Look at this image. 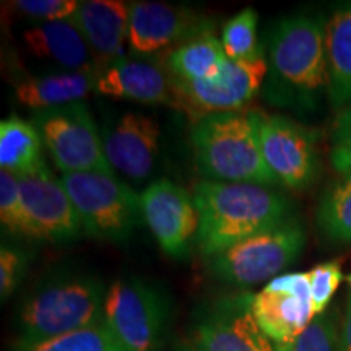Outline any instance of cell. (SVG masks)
<instances>
[{"label":"cell","mask_w":351,"mask_h":351,"mask_svg":"<svg viewBox=\"0 0 351 351\" xmlns=\"http://www.w3.org/2000/svg\"><path fill=\"white\" fill-rule=\"evenodd\" d=\"M192 197L199 212L197 249L205 258L293 218L291 200L258 184L200 181Z\"/></svg>","instance_id":"obj_1"},{"label":"cell","mask_w":351,"mask_h":351,"mask_svg":"<svg viewBox=\"0 0 351 351\" xmlns=\"http://www.w3.org/2000/svg\"><path fill=\"white\" fill-rule=\"evenodd\" d=\"M106 283L80 269H59L39 278L16 314L20 337L47 340L103 322Z\"/></svg>","instance_id":"obj_2"},{"label":"cell","mask_w":351,"mask_h":351,"mask_svg":"<svg viewBox=\"0 0 351 351\" xmlns=\"http://www.w3.org/2000/svg\"><path fill=\"white\" fill-rule=\"evenodd\" d=\"M258 122L257 111L217 112L194 121L191 147L205 181L278 186L263 160Z\"/></svg>","instance_id":"obj_3"},{"label":"cell","mask_w":351,"mask_h":351,"mask_svg":"<svg viewBox=\"0 0 351 351\" xmlns=\"http://www.w3.org/2000/svg\"><path fill=\"white\" fill-rule=\"evenodd\" d=\"M265 96L275 106H311L327 90L326 26L317 19H285L271 33Z\"/></svg>","instance_id":"obj_4"},{"label":"cell","mask_w":351,"mask_h":351,"mask_svg":"<svg viewBox=\"0 0 351 351\" xmlns=\"http://www.w3.org/2000/svg\"><path fill=\"white\" fill-rule=\"evenodd\" d=\"M60 182L67 192L83 231L95 239L124 245L143 219L140 195L114 173H69Z\"/></svg>","instance_id":"obj_5"},{"label":"cell","mask_w":351,"mask_h":351,"mask_svg":"<svg viewBox=\"0 0 351 351\" xmlns=\"http://www.w3.org/2000/svg\"><path fill=\"white\" fill-rule=\"evenodd\" d=\"M173 304L158 285L119 278L108 288L103 322L125 351H161L168 341Z\"/></svg>","instance_id":"obj_6"},{"label":"cell","mask_w":351,"mask_h":351,"mask_svg":"<svg viewBox=\"0 0 351 351\" xmlns=\"http://www.w3.org/2000/svg\"><path fill=\"white\" fill-rule=\"evenodd\" d=\"M304 245V228L293 217L208 258L207 267L228 287L247 288L282 275L300 258Z\"/></svg>","instance_id":"obj_7"},{"label":"cell","mask_w":351,"mask_h":351,"mask_svg":"<svg viewBox=\"0 0 351 351\" xmlns=\"http://www.w3.org/2000/svg\"><path fill=\"white\" fill-rule=\"evenodd\" d=\"M32 124L41 135L54 165L69 173H112L103 138L85 101L34 111Z\"/></svg>","instance_id":"obj_8"},{"label":"cell","mask_w":351,"mask_h":351,"mask_svg":"<svg viewBox=\"0 0 351 351\" xmlns=\"http://www.w3.org/2000/svg\"><path fill=\"white\" fill-rule=\"evenodd\" d=\"M252 300V293L243 291L200 304L189 341L197 351H276L254 317Z\"/></svg>","instance_id":"obj_9"},{"label":"cell","mask_w":351,"mask_h":351,"mask_svg":"<svg viewBox=\"0 0 351 351\" xmlns=\"http://www.w3.org/2000/svg\"><path fill=\"white\" fill-rule=\"evenodd\" d=\"M267 73L269 60L261 47L247 59H226L213 80L184 82L173 77L176 108L195 114L197 119L208 114L241 111L261 91Z\"/></svg>","instance_id":"obj_10"},{"label":"cell","mask_w":351,"mask_h":351,"mask_svg":"<svg viewBox=\"0 0 351 351\" xmlns=\"http://www.w3.org/2000/svg\"><path fill=\"white\" fill-rule=\"evenodd\" d=\"M258 137L263 160L280 184L293 191L313 186L320 169L317 132L287 116L261 112Z\"/></svg>","instance_id":"obj_11"},{"label":"cell","mask_w":351,"mask_h":351,"mask_svg":"<svg viewBox=\"0 0 351 351\" xmlns=\"http://www.w3.org/2000/svg\"><path fill=\"white\" fill-rule=\"evenodd\" d=\"M140 202L145 223L163 254L176 261L191 256L199 232L192 194L169 179H158L140 194Z\"/></svg>","instance_id":"obj_12"},{"label":"cell","mask_w":351,"mask_h":351,"mask_svg":"<svg viewBox=\"0 0 351 351\" xmlns=\"http://www.w3.org/2000/svg\"><path fill=\"white\" fill-rule=\"evenodd\" d=\"M142 56H122L96 69L95 90L117 99L176 108L173 77L166 62Z\"/></svg>","instance_id":"obj_13"},{"label":"cell","mask_w":351,"mask_h":351,"mask_svg":"<svg viewBox=\"0 0 351 351\" xmlns=\"http://www.w3.org/2000/svg\"><path fill=\"white\" fill-rule=\"evenodd\" d=\"M21 199L33 228V241L64 244L82 234L78 213L62 182L52 173L19 178Z\"/></svg>","instance_id":"obj_14"},{"label":"cell","mask_w":351,"mask_h":351,"mask_svg":"<svg viewBox=\"0 0 351 351\" xmlns=\"http://www.w3.org/2000/svg\"><path fill=\"white\" fill-rule=\"evenodd\" d=\"M101 138L112 169L135 181H143L150 176L160 143V124L155 117L138 111H124L104 124Z\"/></svg>","instance_id":"obj_15"},{"label":"cell","mask_w":351,"mask_h":351,"mask_svg":"<svg viewBox=\"0 0 351 351\" xmlns=\"http://www.w3.org/2000/svg\"><path fill=\"white\" fill-rule=\"evenodd\" d=\"M212 32L208 20L187 7H176L161 2H132L129 44L137 54L153 52L171 46L176 41H189Z\"/></svg>","instance_id":"obj_16"},{"label":"cell","mask_w":351,"mask_h":351,"mask_svg":"<svg viewBox=\"0 0 351 351\" xmlns=\"http://www.w3.org/2000/svg\"><path fill=\"white\" fill-rule=\"evenodd\" d=\"M88 47L98 57V67L122 57V44L129 38L130 3L122 0H85L69 19Z\"/></svg>","instance_id":"obj_17"},{"label":"cell","mask_w":351,"mask_h":351,"mask_svg":"<svg viewBox=\"0 0 351 351\" xmlns=\"http://www.w3.org/2000/svg\"><path fill=\"white\" fill-rule=\"evenodd\" d=\"M252 314L258 327L275 346L293 343L315 319L313 295L271 291L263 288L254 295Z\"/></svg>","instance_id":"obj_18"},{"label":"cell","mask_w":351,"mask_h":351,"mask_svg":"<svg viewBox=\"0 0 351 351\" xmlns=\"http://www.w3.org/2000/svg\"><path fill=\"white\" fill-rule=\"evenodd\" d=\"M26 49L34 57L51 60L65 72H96L93 52L70 20L36 23L23 33Z\"/></svg>","instance_id":"obj_19"},{"label":"cell","mask_w":351,"mask_h":351,"mask_svg":"<svg viewBox=\"0 0 351 351\" xmlns=\"http://www.w3.org/2000/svg\"><path fill=\"white\" fill-rule=\"evenodd\" d=\"M96 72H60L29 77L15 85L19 103L34 111L78 103L95 90Z\"/></svg>","instance_id":"obj_20"},{"label":"cell","mask_w":351,"mask_h":351,"mask_svg":"<svg viewBox=\"0 0 351 351\" xmlns=\"http://www.w3.org/2000/svg\"><path fill=\"white\" fill-rule=\"evenodd\" d=\"M327 95L335 108L351 106V3L337 8L326 25Z\"/></svg>","instance_id":"obj_21"},{"label":"cell","mask_w":351,"mask_h":351,"mask_svg":"<svg viewBox=\"0 0 351 351\" xmlns=\"http://www.w3.org/2000/svg\"><path fill=\"white\" fill-rule=\"evenodd\" d=\"M43 138L32 122L12 116L0 122V166L16 178L49 173Z\"/></svg>","instance_id":"obj_22"},{"label":"cell","mask_w":351,"mask_h":351,"mask_svg":"<svg viewBox=\"0 0 351 351\" xmlns=\"http://www.w3.org/2000/svg\"><path fill=\"white\" fill-rule=\"evenodd\" d=\"M171 77L184 82L213 80L226 62L221 41L205 33L179 44L165 57Z\"/></svg>","instance_id":"obj_23"},{"label":"cell","mask_w":351,"mask_h":351,"mask_svg":"<svg viewBox=\"0 0 351 351\" xmlns=\"http://www.w3.org/2000/svg\"><path fill=\"white\" fill-rule=\"evenodd\" d=\"M315 223L330 243L351 244V178H341L324 191Z\"/></svg>","instance_id":"obj_24"},{"label":"cell","mask_w":351,"mask_h":351,"mask_svg":"<svg viewBox=\"0 0 351 351\" xmlns=\"http://www.w3.org/2000/svg\"><path fill=\"white\" fill-rule=\"evenodd\" d=\"M13 351H125L112 332L101 322L93 327L47 340L16 339Z\"/></svg>","instance_id":"obj_25"},{"label":"cell","mask_w":351,"mask_h":351,"mask_svg":"<svg viewBox=\"0 0 351 351\" xmlns=\"http://www.w3.org/2000/svg\"><path fill=\"white\" fill-rule=\"evenodd\" d=\"M257 23L258 15L254 8H245L226 21L221 32V46L226 59H247L261 49L257 44Z\"/></svg>","instance_id":"obj_26"},{"label":"cell","mask_w":351,"mask_h":351,"mask_svg":"<svg viewBox=\"0 0 351 351\" xmlns=\"http://www.w3.org/2000/svg\"><path fill=\"white\" fill-rule=\"evenodd\" d=\"M339 309L317 315L293 343L276 346V351H340Z\"/></svg>","instance_id":"obj_27"},{"label":"cell","mask_w":351,"mask_h":351,"mask_svg":"<svg viewBox=\"0 0 351 351\" xmlns=\"http://www.w3.org/2000/svg\"><path fill=\"white\" fill-rule=\"evenodd\" d=\"M0 221L3 230L33 239V228L21 199L19 178L8 171H0Z\"/></svg>","instance_id":"obj_28"},{"label":"cell","mask_w":351,"mask_h":351,"mask_svg":"<svg viewBox=\"0 0 351 351\" xmlns=\"http://www.w3.org/2000/svg\"><path fill=\"white\" fill-rule=\"evenodd\" d=\"M307 276L311 282L314 314L317 317L327 311L333 295L343 280V271H341L340 262H326L319 263L313 270L307 271Z\"/></svg>","instance_id":"obj_29"},{"label":"cell","mask_w":351,"mask_h":351,"mask_svg":"<svg viewBox=\"0 0 351 351\" xmlns=\"http://www.w3.org/2000/svg\"><path fill=\"white\" fill-rule=\"evenodd\" d=\"M29 257L13 244L2 243L0 247V298L7 301L23 282L28 271Z\"/></svg>","instance_id":"obj_30"},{"label":"cell","mask_w":351,"mask_h":351,"mask_svg":"<svg viewBox=\"0 0 351 351\" xmlns=\"http://www.w3.org/2000/svg\"><path fill=\"white\" fill-rule=\"evenodd\" d=\"M15 10L23 13L38 23L69 20L80 7L77 0H19L13 2Z\"/></svg>","instance_id":"obj_31"},{"label":"cell","mask_w":351,"mask_h":351,"mask_svg":"<svg viewBox=\"0 0 351 351\" xmlns=\"http://www.w3.org/2000/svg\"><path fill=\"white\" fill-rule=\"evenodd\" d=\"M330 163L343 178H351V142L335 143L330 152Z\"/></svg>","instance_id":"obj_32"},{"label":"cell","mask_w":351,"mask_h":351,"mask_svg":"<svg viewBox=\"0 0 351 351\" xmlns=\"http://www.w3.org/2000/svg\"><path fill=\"white\" fill-rule=\"evenodd\" d=\"M332 138L333 143L351 142V106L343 109V111L337 116L332 130Z\"/></svg>","instance_id":"obj_33"},{"label":"cell","mask_w":351,"mask_h":351,"mask_svg":"<svg viewBox=\"0 0 351 351\" xmlns=\"http://www.w3.org/2000/svg\"><path fill=\"white\" fill-rule=\"evenodd\" d=\"M340 351H351V291L346 298L345 315L340 324Z\"/></svg>","instance_id":"obj_34"},{"label":"cell","mask_w":351,"mask_h":351,"mask_svg":"<svg viewBox=\"0 0 351 351\" xmlns=\"http://www.w3.org/2000/svg\"><path fill=\"white\" fill-rule=\"evenodd\" d=\"M171 351H197V350H195V346L191 343V341L184 340V341H178Z\"/></svg>","instance_id":"obj_35"},{"label":"cell","mask_w":351,"mask_h":351,"mask_svg":"<svg viewBox=\"0 0 351 351\" xmlns=\"http://www.w3.org/2000/svg\"><path fill=\"white\" fill-rule=\"evenodd\" d=\"M348 283H350V287H351V274L348 275Z\"/></svg>","instance_id":"obj_36"}]
</instances>
